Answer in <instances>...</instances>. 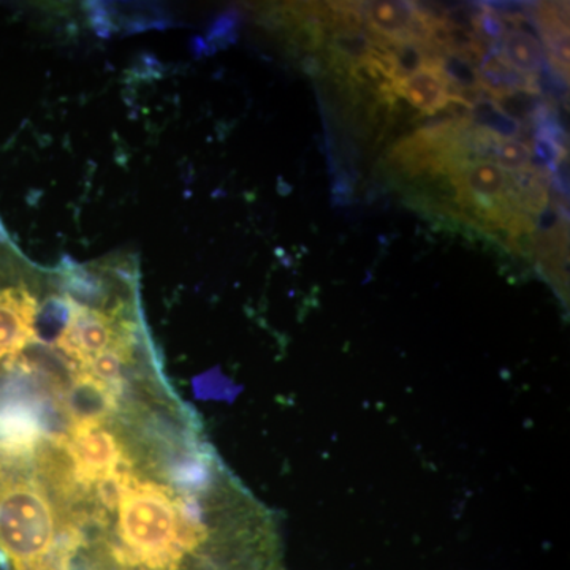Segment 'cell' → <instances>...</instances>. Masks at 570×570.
Segmentation results:
<instances>
[{
    "label": "cell",
    "instance_id": "2",
    "mask_svg": "<svg viewBox=\"0 0 570 570\" xmlns=\"http://www.w3.org/2000/svg\"><path fill=\"white\" fill-rule=\"evenodd\" d=\"M367 31L385 40H414L417 11L414 2L376 0L362 3Z\"/></svg>",
    "mask_w": 570,
    "mask_h": 570
},
{
    "label": "cell",
    "instance_id": "8",
    "mask_svg": "<svg viewBox=\"0 0 570 570\" xmlns=\"http://www.w3.org/2000/svg\"><path fill=\"white\" fill-rule=\"evenodd\" d=\"M491 163L497 164L505 174H520L531 168V149L527 142L515 138H501L494 146Z\"/></svg>",
    "mask_w": 570,
    "mask_h": 570
},
{
    "label": "cell",
    "instance_id": "9",
    "mask_svg": "<svg viewBox=\"0 0 570 570\" xmlns=\"http://www.w3.org/2000/svg\"><path fill=\"white\" fill-rule=\"evenodd\" d=\"M474 33L485 43L494 45L504 37L505 22L502 21L501 14L494 13L493 10L487 9L482 3V10L479 11L474 20Z\"/></svg>",
    "mask_w": 570,
    "mask_h": 570
},
{
    "label": "cell",
    "instance_id": "1",
    "mask_svg": "<svg viewBox=\"0 0 570 570\" xmlns=\"http://www.w3.org/2000/svg\"><path fill=\"white\" fill-rule=\"evenodd\" d=\"M32 453L0 449V551L14 570H75L88 539L41 480Z\"/></svg>",
    "mask_w": 570,
    "mask_h": 570
},
{
    "label": "cell",
    "instance_id": "6",
    "mask_svg": "<svg viewBox=\"0 0 570 570\" xmlns=\"http://www.w3.org/2000/svg\"><path fill=\"white\" fill-rule=\"evenodd\" d=\"M471 124L494 137L515 138V140L517 137H520L521 127H523L510 119L489 97L472 107Z\"/></svg>",
    "mask_w": 570,
    "mask_h": 570
},
{
    "label": "cell",
    "instance_id": "3",
    "mask_svg": "<svg viewBox=\"0 0 570 570\" xmlns=\"http://www.w3.org/2000/svg\"><path fill=\"white\" fill-rule=\"evenodd\" d=\"M449 82L434 63H428L417 73L396 82L393 92L406 100L423 116H433L445 107L449 100Z\"/></svg>",
    "mask_w": 570,
    "mask_h": 570
},
{
    "label": "cell",
    "instance_id": "4",
    "mask_svg": "<svg viewBox=\"0 0 570 570\" xmlns=\"http://www.w3.org/2000/svg\"><path fill=\"white\" fill-rule=\"evenodd\" d=\"M510 69L523 77H539L540 70L546 66V50L538 37L531 33L509 29L498 43L491 45Z\"/></svg>",
    "mask_w": 570,
    "mask_h": 570
},
{
    "label": "cell",
    "instance_id": "5",
    "mask_svg": "<svg viewBox=\"0 0 570 570\" xmlns=\"http://www.w3.org/2000/svg\"><path fill=\"white\" fill-rule=\"evenodd\" d=\"M510 119L523 126L524 124H535L542 112L549 107V102L543 100L542 94L531 91V89H519L498 97L493 100Z\"/></svg>",
    "mask_w": 570,
    "mask_h": 570
},
{
    "label": "cell",
    "instance_id": "7",
    "mask_svg": "<svg viewBox=\"0 0 570 570\" xmlns=\"http://www.w3.org/2000/svg\"><path fill=\"white\" fill-rule=\"evenodd\" d=\"M434 66L448 80L450 88L475 89L480 88L479 69L460 52L442 51Z\"/></svg>",
    "mask_w": 570,
    "mask_h": 570
}]
</instances>
